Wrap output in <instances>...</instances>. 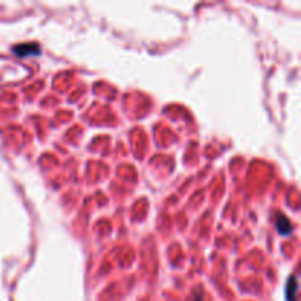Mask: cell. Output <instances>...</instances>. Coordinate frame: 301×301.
<instances>
[{"label":"cell","mask_w":301,"mask_h":301,"mask_svg":"<svg viewBox=\"0 0 301 301\" xmlns=\"http://www.w3.org/2000/svg\"><path fill=\"white\" fill-rule=\"evenodd\" d=\"M276 228H278V231L282 233V235H287L288 232H291L289 220H288L284 215H278V219H276Z\"/></svg>","instance_id":"cell-2"},{"label":"cell","mask_w":301,"mask_h":301,"mask_svg":"<svg viewBox=\"0 0 301 301\" xmlns=\"http://www.w3.org/2000/svg\"><path fill=\"white\" fill-rule=\"evenodd\" d=\"M288 287H291V289L287 288V298L288 301H295V291H297V281L294 276H291V279H288Z\"/></svg>","instance_id":"cell-3"},{"label":"cell","mask_w":301,"mask_h":301,"mask_svg":"<svg viewBox=\"0 0 301 301\" xmlns=\"http://www.w3.org/2000/svg\"><path fill=\"white\" fill-rule=\"evenodd\" d=\"M15 53H18L19 56H27L34 53V55H39L40 53V49L37 44H19V46H15L14 47Z\"/></svg>","instance_id":"cell-1"}]
</instances>
